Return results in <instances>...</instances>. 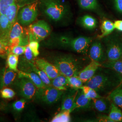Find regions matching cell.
<instances>
[{
    "label": "cell",
    "mask_w": 122,
    "mask_h": 122,
    "mask_svg": "<svg viewBox=\"0 0 122 122\" xmlns=\"http://www.w3.org/2000/svg\"><path fill=\"white\" fill-rule=\"evenodd\" d=\"M54 65L58 68L61 74L66 77L77 75L81 68L78 61L68 55L57 57L54 59Z\"/></svg>",
    "instance_id": "cell-1"
},
{
    "label": "cell",
    "mask_w": 122,
    "mask_h": 122,
    "mask_svg": "<svg viewBox=\"0 0 122 122\" xmlns=\"http://www.w3.org/2000/svg\"><path fill=\"white\" fill-rule=\"evenodd\" d=\"M116 81L112 76L107 73H99L86 82V85L98 92H105L116 85Z\"/></svg>",
    "instance_id": "cell-2"
},
{
    "label": "cell",
    "mask_w": 122,
    "mask_h": 122,
    "mask_svg": "<svg viewBox=\"0 0 122 122\" xmlns=\"http://www.w3.org/2000/svg\"><path fill=\"white\" fill-rule=\"evenodd\" d=\"M29 43L28 30H25L17 22L13 25L11 29L8 49L15 46H26Z\"/></svg>",
    "instance_id": "cell-3"
},
{
    "label": "cell",
    "mask_w": 122,
    "mask_h": 122,
    "mask_svg": "<svg viewBox=\"0 0 122 122\" xmlns=\"http://www.w3.org/2000/svg\"><path fill=\"white\" fill-rule=\"evenodd\" d=\"M44 12L52 20H60L63 17L65 9L64 5L57 0H43Z\"/></svg>",
    "instance_id": "cell-4"
},
{
    "label": "cell",
    "mask_w": 122,
    "mask_h": 122,
    "mask_svg": "<svg viewBox=\"0 0 122 122\" xmlns=\"http://www.w3.org/2000/svg\"><path fill=\"white\" fill-rule=\"evenodd\" d=\"M51 32L50 27L45 21L41 20L30 25L28 30L29 41L32 40L38 42L44 40Z\"/></svg>",
    "instance_id": "cell-5"
},
{
    "label": "cell",
    "mask_w": 122,
    "mask_h": 122,
    "mask_svg": "<svg viewBox=\"0 0 122 122\" xmlns=\"http://www.w3.org/2000/svg\"><path fill=\"white\" fill-rule=\"evenodd\" d=\"M38 16V2L24 6L18 13L17 18L23 25H27L34 22Z\"/></svg>",
    "instance_id": "cell-6"
},
{
    "label": "cell",
    "mask_w": 122,
    "mask_h": 122,
    "mask_svg": "<svg viewBox=\"0 0 122 122\" xmlns=\"http://www.w3.org/2000/svg\"><path fill=\"white\" fill-rule=\"evenodd\" d=\"M62 91L57 90L51 86L39 88L36 94L38 98L48 104L56 103L63 94Z\"/></svg>",
    "instance_id": "cell-7"
},
{
    "label": "cell",
    "mask_w": 122,
    "mask_h": 122,
    "mask_svg": "<svg viewBox=\"0 0 122 122\" xmlns=\"http://www.w3.org/2000/svg\"><path fill=\"white\" fill-rule=\"evenodd\" d=\"M106 53L108 60L113 61L121 58L122 42L117 38L112 37L106 40Z\"/></svg>",
    "instance_id": "cell-8"
},
{
    "label": "cell",
    "mask_w": 122,
    "mask_h": 122,
    "mask_svg": "<svg viewBox=\"0 0 122 122\" xmlns=\"http://www.w3.org/2000/svg\"><path fill=\"white\" fill-rule=\"evenodd\" d=\"M92 39L91 37L81 36L68 40V43L71 48L80 53L87 54Z\"/></svg>",
    "instance_id": "cell-9"
},
{
    "label": "cell",
    "mask_w": 122,
    "mask_h": 122,
    "mask_svg": "<svg viewBox=\"0 0 122 122\" xmlns=\"http://www.w3.org/2000/svg\"><path fill=\"white\" fill-rule=\"evenodd\" d=\"M20 78L18 84L20 95L25 99L30 100L36 94L37 87L29 79L26 77Z\"/></svg>",
    "instance_id": "cell-10"
},
{
    "label": "cell",
    "mask_w": 122,
    "mask_h": 122,
    "mask_svg": "<svg viewBox=\"0 0 122 122\" xmlns=\"http://www.w3.org/2000/svg\"><path fill=\"white\" fill-rule=\"evenodd\" d=\"M12 26L5 15H0V43L8 48L10 34Z\"/></svg>",
    "instance_id": "cell-11"
},
{
    "label": "cell",
    "mask_w": 122,
    "mask_h": 122,
    "mask_svg": "<svg viewBox=\"0 0 122 122\" xmlns=\"http://www.w3.org/2000/svg\"><path fill=\"white\" fill-rule=\"evenodd\" d=\"M36 66L39 69L42 70L51 80L61 74L57 67L48 62L43 58H39L35 60Z\"/></svg>",
    "instance_id": "cell-12"
},
{
    "label": "cell",
    "mask_w": 122,
    "mask_h": 122,
    "mask_svg": "<svg viewBox=\"0 0 122 122\" xmlns=\"http://www.w3.org/2000/svg\"><path fill=\"white\" fill-rule=\"evenodd\" d=\"M101 66V64L100 62L92 61L87 66L79 72L77 76L83 83H86L95 75L97 70Z\"/></svg>",
    "instance_id": "cell-13"
},
{
    "label": "cell",
    "mask_w": 122,
    "mask_h": 122,
    "mask_svg": "<svg viewBox=\"0 0 122 122\" xmlns=\"http://www.w3.org/2000/svg\"><path fill=\"white\" fill-rule=\"evenodd\" d=\"M89 56L92 61H97L100 63L105 61V53L100 42L96 41L92 44L89 50Z\"/></svg>",
    "instance_id": "cell-14"
},
{
    "label": "cell",
    "mask_w": 122,
    "mask_h": 122,
    "mask_svg": "<svg viewBox=\"0 0 122 122\" xmlns=\"http://www.w3.org/2000/svg\"><path fill=\"white\" fill-rule=\"evenodd\" d=\"M16 72L9 68H5L0 73V87L4 88L13 82L16 76Z\"/></svg>",
    "instance_id": "cell-15"
},
{
    "label": "cell",
    "mask_w": 122,
    "mask_h": 122,
    "mask_svg": "<svg viewBox=\"0 0 122 122\" xmlns=\"http://www.w3.org/2000/svg\"><path fill=\"white\" fill-rule=\"evenodd\" d=\"M18 72L19 78L26 77L29 79L38 89L42 88L47 86L43 82L39 76L35 72H26L21 71H18Z\"/></svg>",
    "instance_id": "cell-16"
},
{
    "label": "cell",
    "mask_w": 122,
    "mask_h": 122,
    "mask_svg": "<svg viewBox=\"0 0 122 122\" xmlns=\"http://www.w3.org/2000/svg\"><path fill=\"white\" fill-rule=\"evenodd\" d=\"M92 100L88 98L83 92H79L74 103V110L77 109H87L90 107Z\"/></svg>",
    "instance_id": "cell-17"
},
{
    "label": "cell",
    "mask_w": 122,
    "mask_h": 122,
    "mask_svg": "<svg viewBox=\"0 0 122 122\" xmlns=\"http://www.w3.org/2000/svg\"><path fill=\"white\" fill-rule=\"evenodd\" d=\"M92 103L95 109L100 113H109L110 108V105L107 100L102 98H96L92 100Z\"/></svg>",
    "instance_id": "cell-18"
},
{
    "label": "cell",
    "mask_w": 122,
    "mask_h": 122,
    "mask_svg": "<svg viewBox=\"0 0 122 122\" xmlns=\"http://www.w3.org/2000/svg\"><path fill=\"white\" fill-rule=\"evenodd\" d=\"M79 91H76L73 93L66 96L62 101L61 104V110H68L71 113L74 110V103L76 97Z\"/></svg>",
    "instance_id": "cell-19"
},
{
    "label": "cell",
    "mask_w": 122,
    "mask_h": 122,
    "mask_svg": "<svg viewBox=\"0 0 122 122\" xmlns=\"http://www.w3.org/2000/svg\"><path fill=\"white\" fill-rule=\"evenodd\" d=\"M51 86L57 90L60 91H65L68 86L67 77L60 74L51 80Z\"/></svg>",
    "instance_id": "cell-20"
},
{
    "label": "cell",
    "mask_w": 122,
    "mask_h": 122,
    "mask_svg": "<svg viewBox=\"0 0 122 122\" xmlns=\"http://www.w3.org/2000/svg\"><path fill=\"white\" fill-rule=\"evenodd\" d=\"M114 26L113 22L109 20H104L101 23L100 26L101 35H98L99 39L104 38L111 34L114 30Z\"/></svg>",
    "instance_id": "cell-21"
},
{
    "label": "cell",
    "mask_w": 122,
    "mask_h": 122,
    "mask_svg": "<svg viewBox=\"0 0 122 122\" xmlns=\"http://www.w3.org/2000/svg\"><path fill=\"white\" fill-rule=\"evenodd\" d=\"M80 7L84 10L98 11L100 10L98 0H77Z\"/></svg>",
    "instance_id": "cell-22"
},
{
    "label": "cell",
    "mask_w": 122,
    "mask_h": 122,
    "mask_svg": "<svg viewBox=\"0 0 122 122\" xmlns=\"http://www.w3.org/2000/svg\"><path fill=\"white\" fill-rule=\"evenodd\" d=\"M19 6L15 2L11 5L6 9L5 15L8 19L10 24L13 26L15 23L16 22V20L17 16Z\"/></svg>",
    "instance_id": "cell-23"
},
{
    "label": "cell",
    "mask_w": 122,
    "mask_h": 122,
    "mask_svg": "<svg viewBox=\"0 0 122 122\" xmlns=\"http://www.w3.org/2000/svg\"><path fill=\"white\" fill-rule=\"evenodd\" d=\"M108 116L113 122H122V111L113 103H111Z\"/></svg>",
    "instance_id": "cell-24"
},
{
    "label": "cell",
    "mask_w": 122,
    "mask_h": 122,
    "mask_svg": "<svg viewBox=\"0 0 122 122\" xmlns=\"http://www.w3.org/2000/svg\"><path fill=\"white\" fill-rule=\"evenodd\" d=\"M101 66L111 70H113L118 73L122 75V58L113 60L109 61L103 62Z\"/></svg>",
    "instance_id": "cell-25"
},
{
    "label": "cell",
    "mask_w": 122,
    "mask_h": 122,
    "mask_svg": "<svg viewBox=\"0 0 122 122\" xmlns=\"http://www.w3.org/2000/svg\"><path fill=\"white\" fill-rule=\"evenodd\" d=\"M109 99L113 104L122 109V88L118 87L113 90L110 93Z\"/></svg>",
    "instance_id": "cell-26"
},
{
    "label": "cell",
    "mask_w": 122,
    "mask_h": 122,
    "mask_svg": "<svg viewBox=\"0 0 122 122\" xmlns=\"http://www.w3.org/2000/svg\"><path fill=\"white\" fill-rule=\"evenodd\" d=\"M81 23L85 28L92 30L97 27V22L96 19L90 15H85L81 19Z\"/></svg>",
    "instance_id": "cell-27"
},
{
    "label": "cell",
    "mask_w": 122,
    "mask_h": 122,
    "mask_svg": "<svg viewBox=\"0 0 122 122\" xmlns=\"http://www.w3.org/2000/svg\"><path fill=\"white\" fill-rule=\"evenodd\" d=\"M30 64L32 68V69L37 74L41 80L43 81L46 86H51V80L48 77V76L47 75L44 71L42 70L39 69V68L36 66L34 65L33 63H31L30 61Z\"/></svg>",
    "instance_id": "cell-28"
},
{
    "label": "cell",
    "mask_w": 122,
    "mask_h": 122,
    "mask_svg": "<svg viewBox=\"0 0 122 122\" xmlns=\"http://www.w3.org/2000/svg\"><path fill=\"white\" fill-rule=\"evenodd\" d=\"M7 64L9 69L18 72L19 71L17 69L18 56L10 52L7 55Z\"/></svg>",
    "instance_id": "cell-29"
},
{
    "label": "cell",
    "mask_w": 122,
    "mask_h": 122,
    "mask_svg": "<svg viewBox=\"0 0 122 122\" xmlns=\"http://www.w3.org/2000/svg\"><path fill=\"white\" fill-rule=\"evenodd\" d=\"M70 112L68 110H61L52 118V122H68L71 121Z\"/></svg>",
    "instance_id": "cell-30"
},
{
    "label": "cell",
    "mask_w": 122,
    "mask_h": 122,
    "mask_svg": "<svg viewBox=\"0 0 122 122\" xmlns=\"http://www.w3.org/2000/svg\"><path fill=\"white\" fill-rule=\"evenodd\" d=\"M80 89L81 90V91L84 93V94L88 98L92 100L94 99L102 97L96 90L86 85L84 86H82Z\"/></svg>",
    "instance_id": "cell-31"
},
{
    "label": "cell",
    "mask_w": 122,
    "mask_h": 122,
    "mask_svg": "<svg viewBox=\"0 0 122 122\" xmlns=\"http://www.w3.org/2000/svg\"><path fill=\"white\" fill-rule=\"evenodd\" d=\"M68 86L74 89H80L83 86L82 81L79 78L77 75L67 77Z\"/></svg>",
    "instance_id": "cell-32"
},
{
    "label": "cell",
    "mask_w": 122,
    "mask_h": 122,
    "mask_svg": "<svg viewBox=\"0 0 122 122\" xmlns=\"http://www.w3.org/2000/svg\"><path fill=\"white\" fill-rule=\"evenodd\" d=\"M117 13L122 15V0H108Z\"/></svg>",
    "instance_id": "cell-33"
},
{
    "label": "cell",
    "mask_w": 122,
    "mask_h": 122,
    "mask_svg": "<svg viewBox=\"0 0 122 122\" xmlns=\"http://www.w3.org/2000/svg\"><path fill=\"white\" fill-rule=\"evenodd\" d=\"M15 2V0H0V15H5L7 8Z\"/></svg>",
    "instance_id": "cell-34"
},
{
    "label": "cell",
    "mask_w": 122,
    "mask_h": 122,
    "mask_svg": "<svg viewBox=\"0 0 122 122\" xmlns=\"http://www.w3.org/2000/svg\"><path fill=\"white\" fill-rule=\"evenodd\" d=\"M28 45L33 52L34 56L37 57L39 54V42L34 40H30L29 41Z\"/></svg>",
    "instance_id": "cell-35"
},
{
    "label": "cell",
    "mask_w": 122,
    "mask_h": 122,
    "mask_svg": "<svg viewBox=\"0 0 122 122\" xmlns=\"http://www.w3.org/2000/svg\"><path fill=\"white\" fill-rule=\"evenodd\" d=\"M15 95V93L13 90L8 88H4L0 91V95L1 97L6 99H10L13 98Z\"/></svg>",
    "instance_id": "cell-36"
},
{
    "label": "cell",
    "mask_w": 122,
    "mask_h": 122,
    "mask_svg": "<svg viewBox=\"0 0 122 122\" xmlns=\"http://www.w3.org/2000/svg\"><path fill=\"white\" fill-rule=\"evenodd\" d=\"M26 46H15L10 48L9 51L11 53L19 56L24 54L25 52ZM10 53V52H9Z\"/></svg>",
    "instance_id": "cell-37"
},
{
    "label": "cell",
    "mask_w": 122,
    "mask_h": 122,
    "mask_svg": "<svg viewBox=\"0 0 122 122\" xmlns=\"http://www.w3.org/2000/svg\"><path fill=\"white\" fill-rule=\"evenodd\" d=\"M26 101L25 100H18L15 102L13 104V108L15 110L20 112L24 109Z\"/></svg>",
    "instance_id": "cell-38"
},
{
    "label": "cell",
    "mask_w": 122,
    "mask_h": 122,
    "mask_svg": "<svg viewBox=\"0 0 122 122\" xmlns=\"http://www.w3.org/2000/svg\"><path fill=\"white\" fill-rule=\"evenodd\" d=\"M24 54L26 59L29 61H32L33 59V57H35L34 56L33 52L28 45L26 46V48Z\"/></svg>",
    "instance_id": "cell-39"
},
{
    "label": "cell",
    "mask_w": 122,
    "mask_h": 122,
    "mask_svg": "<svg viewBox=\"0 0 122 122\" xmlns=\"http://www.w3.org/2000/svg\"><path fill=\"white\" fill-rule=\"evenodd\" d=\"M9 52L8 48L0 43V57L3 58H5L6 56L7 57L9 53Z\"/></svg>",
    "instance_id": "cell-40"
},
{
    "label": "cell",
    "mask_w": 122,
    "mask_h": 122,
    "mask_svg": "<svg viewBox=\"0 0 122 122\" xmlns=\"http://www.w3.org/2000/svg\"><path fill=\"white\" fill-rule=\"evenodd\" d=\"M16 0V4L19 7H22L27 5L36 2L37 0Z\"/></svg>",
    "instance_id": "cell-41"
},
{
    "label": "cell",
    "mask_w": 122,
    "mask_h": 122,
    "mask_svg": "<svg viewBox=\"0 0 122 122\" xmlns=\"http://www.w3.org/2000/svg\"><path fill=\"white\" fill-rule=\"evenodd\" d=\"M97 122H113L109 118L108 116L106 115H100L97 118Z\"/></svg>",
    "instance_id": "cell-42"
},
{
    "label": "cell",
    "mask_w": 122,
    "mask_h": 122,
    "mask_svg": "<svg viewBox=\"0 0 122 122\" xmlns=\"http://www.w3.org/2000/svg\"><path fill=\"white\" fill-rule=\"evenodd\" d=\"M114 29L122 32V20H117L113 23Z\"/></svg>",
    "instance_id": "cell-43"
},
{
    "label": "cell",
    "mask_w": 122,
    "mask_h": 122,
    "mask_svg": "<svg viewBox=\"0 0 122 122\" xmlns=\"http://www.w3.org/2000/svg\"><path fill=\"white\" fill-rule=\"evenodd\" d=\"M121 58H122V57H121Z\"/></svg>",
    "instance_id": "cell-44"
}]
</instances>
